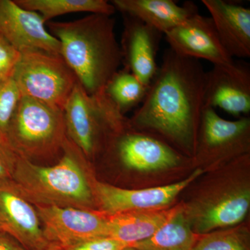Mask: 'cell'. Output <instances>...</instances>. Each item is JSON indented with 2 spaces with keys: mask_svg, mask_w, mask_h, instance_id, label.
Wrapping results in <instances>:
<instances>
[{
  "mask_svg": "<svg viewBox=\"0 0 250 250\" xmlns=\"http://www.w3.org/2000/svg\"><path fill=\"white\" fill-rule=\"evenodd\" d=\"M63 112L67 137L87 158L95 155L103 135L111 136L127 121L104 90L89 95L80 82L72 90Z\"/></svg>",
  "mask_w": 250,
  "mask_h": 250,
  "instance_id": "cell-5",
  "label": "cell"
},
{
  "mask_svg": "<svg viewBox=\"0 0 250 250\" xmlns=\"http://www.w3.org/2000/svg\"><path fill=\"white\" fill-rule=\"evenodd\" d=\"M206 82L207 72L200 60L166 49L146 98L128 120L130 125L194 155Z\"/></svg>",
  "mask_w": 250,
  "mask_h": 250,
  "instance_id": "cell-1",
  "label": "cell"
},
{
  "mask_svg": "<svg viewBox=\"0 0 250 250\" xmlns=\"http://www.w3.org/2000/svg\"><path fill=\"white\" fill-rule=\"evenodd\" d=\"M147 89L148 87L124 68L113 75L105 87L104 91L116 108L125 116V113L143 103Z\"/></svg>",
  "mask_w": 250,
  "mask_h": 250,
  "instance_id": "cell-22",
  "label": "cell"
},
{
  "mask_svg": "<svg viewBox=\"0 0 250 250\" xmlns=\"http://www.w3.org/2000/svg\"><path fill=\"white\" fill-rule=\"evenodd\" d=\"M121 52L125 70L149 87L157 72L156 54L164 34L138 18L123 14Z\"/></svg>",
  "mask_w": 250,
  "mask_h": 250,
  "instance_id": "cell-14",
  "label": "cell"
},
{
  "mask_svg": "<svg viewBox=\"0 0 250 250\" xmlns=\"http://www.w3.org/2000/svg\"><path fill=\"white\" fill-rule=\"evenodd\" d=\"M36 208L45 238L51 245L62 249L108 236V216L103 212L47 206H36Z\"/></svg>",
  "mask_w": 250,
  "mask_h": 250,
  "instance_id": "cell-7",
  "label": "cell"
},
{
  "mask_svg": "<svg viewBox=\"0 0 250 250\" xmlns=\"http://www.w3.org/2000/svg\"><path fill=\"white\" fill-rule=\"evenodd\" d=\"M45 250H63L62 248H59L58 246H54V245H50L49 248Z\"/></svg>",
  "mask_w": 250,
  "mask_h": 250,
  "instance_id": "cell-29",
  "label": "cell"
},
{
  "mask_svg": "<svg viewBox=\"0 0 250 250\" xmlns=\"http://www.w3.org/2000/svg\"><path fill=\"white\" fill-rule=\"evenodd\" d=\"M116 10L138 18L165 35L197 14L192 2L179 6L172 0H113Z\"/></svg>",
  "mask_w": 250,
  "mask_h": 250,
  "instance_id": "cell-18",
  "label": "cell"
},
{
  "mask_svg": "<svg viewBox=\"0 0 250 250\" xmlns=\"http://www.w3.org/2000/svg\"><path fill=\"white\" fill-rule=\"evenodd\" d=\"M21 52L0 35V80L11 76Z\"/></svg>",
  "mask_w": 250,
  "mask_h": 250,
  "instance_id": "cell-26",
  "label": "cell"
},
{
  "mask_svg": "<svg viewBox=\"0 0 250 250\" xmlns=\"http://www.w3.org/2000/svg\"><path fill=\"white\" fill-rule=\"evenodd\" d=\"M22 96L12 75L0 80V132L4 136Z\"/></svg>",
  "mask_w": 250,
  "mask_h": 250,
  "instance_id": "cell-24",
  "label": "cell"
},
{
  "mask_svg": "<svg viewBox=\"0 0 250 250\" xmlns=\"http://www.w3.org/2000/svg\"><path fill=\"white\" fill-rule=\"evenodd\" d=\"M250 206L249 188H238L205 204L194 215L187 214L194 233L205 235L241 223Z\"/></svg>",
  "mask_w": 250,
  "mask_h": 250,
  "instance_id": "cell-17",
  "label": "cell"
},
{
  "mask_svg": "<svg viewBox=\"0 0 250 250\" xmlns=\"http://www.w3.org/2000/svg\"><path fill=\"white\" fill-rule=\"evenodd\" d=\"M141 250L138 249V248H135V247L132 246H126V248H123V250Z\"/></svg>",
  "mask_w": 250,
  "mask_h": 250,
  "instance_id": "cell-30",
  "label": "cell"
},
{
  "mask_svg": "<svg viewBox=\"0 0 250 250\" xmlns=\"http://www.w3.org/2000/svg\"><path fill=\"white\" fill-rule=\"evenodd\" d=\"M114 137L117 156L125 167L131 170H167L178 167L183 162V158L177 149L152 135L134 129L128 120Z\"/></svg>",
  "mask_w": 250,
  "mask_h": 250,
  "instance_id": "cell-9",
  "label": "cell"
},
{
  "mask_svg": "<svg viewBox=\"0 0 250 250\" xmlns=\"http://www.w3.org/2000/svg\"><path fill=\"white\" fill-rule=\"evenodd\" d=\"M12 77L22 96L62 110L79 82L61 54L41 50L21 52Z\"/></svg>",
  "mask_w": 250,
  "mask_h": 250,
  "instance_id": "cell-6",
  "label": "cell"
},
{
  "mask_svg": "<svg viewBox=\"0 0 250 250\" xmlns=\"http://www.w3.org/2000/svg\"><path fill=\"white\" fill-rule=\"evenodd\" d=\"M250 129L248 117L228 121L219 116L215 108L205 106L197 132L195 153L214 155L244 150L248 146Z\"/></svg>",
  "mask_w": 250,
  "mask_h": 250,
  "instance_id": "cell-15",
  "label": "cell"
},
{
  "mask_svg": "<svg viewBox=\"0 0 250 250\" xmlns=\"http://www.w3.org/2000/svg\"><path fill=\"white\" fill-rule=\"evenodd\" d=\"M170 48L183 57L205 59L213 65L229 66L235 61L219 39L211 18L197 14L165 35Z\"/></svg>",
  "mask_w": 250,
  "mask_h": 250,
  "instance_id": "cell-12",
  "label": "cell"
},
{
  "mask_svg": "<svg viewBox=\"0 0 250 250\" xmlns=\"http://www.w3.org/2000/svg\"><path fill=\"white\" fill-rule=\"evenodd\" d=\"M83 158L67 138L62 156L54 166L38 165L18 156L13 181L34 205L94 210L96 201Z\"/></svg>",
  "mask_w": 250,
  "mask_h": 250,
  "instance_id": "cell-3",
  "label": "cell"
},
{
  "mask_svg": "<svg viewBox=\"0 0 250 250\" xmlns=\"http://www.w3.org/2000/svg\"><path fill=\"white\" fill-rule=\"evenodd\" d=\"M18 159L7 138L0 132V181L13 180Z\"/></svg>",
  "mask_w": 250,
  "mask_h": 250,
  "instance_id": "cell-25",
  "label": "cell"
},
{
  "mask_svg": "<svg viewBox=\"0 0 250 250\" xmlns=\"http://www.w3.org/2000/svg\"><path fill=\"white\" fill-rule=\"evenodd\" d=\"M222 44L232 58L250 57V9L224 0H202Z\"/></svg>",
  "mask_w": 250,
  "mask_h": 250,
  "instance_id": "cell-16",
  "label": "cell"
},
{
  "mask_svg": "<svg viewBox=\"0 0 250 250\" xmlns=\"http://www.w3.org/2000/svg\"><path fill=\"white\" fill-rule=\"evenodd\" d=\"M61 44V55L83 89L97 95L105 89L123 62L111 16L92 14L69 22L46 23Z\"/></svg>",
  "mask_w": 250,
  "mask_h": 250,
  "instance_id": "cell-2",
  "label": "cell"
},
{
  "mask_svg": "<svg viewBox=\"0 0 250 250\" xmlns=\"http://www.w3.org/2000/svg\"><path fill=\"white\" fill-rule=\"evenodd\" d=\"M42 16L16 1L0 0V35L18 52L41 50L61 54V44L45 27Z\"/></svg>",
  "mask_w": 250,
  "mask_h": 250,
  "instance_id": "cell-11",
  "label": "cell"
},
{
  "mask_svg": "<svg viewBox=\"0 0 250 250\" xmlns=\"http://www.w3.org/2000/svg\"><path fill=\"white\" fill-rule=\"evenodd\" d=\"M203 173L197 169L187 178L177 183L130 190L109 184L92 182L94 196L102 212L106 215L130 211L164 209L175 200L186 188Z\"/></svg>",
  "mask_w": 250,
  "mask_h": 250,
  "instance_id": "cell-8",
  "label": "cell"
},
{
  "mask_svg": "<svg viewBox=\"0 0 250 250\" xmlns=\"http://www.w3.org/2000/svg\"><path fill=\"white\" fill-rule=\"evenodd\" d=\"M197 241L185 210L177 207L152 237L132 246L141 250H192Z\"/></svg>",
  "mask_w": 250,
  "mask_h": 250,
  "instance_id": "cell-20",
  "label": "cell"
},
{
  "mask_svg": "<svg viewBox=\"0 0 250 250\" xmlns=\"http://www.w3.org/2000/svg\"><path fill=\"white\" fill-rule=\"evenodd\" d=\"M6 138L21 157L32 162L53 159L62 154L68 138L63 110L22 96L10 122Z\"/></svg>",
  "mask_w": 250,
  "mask_h": 250,
  "instance_id": "cell-4",
  "label": "cell"
},
{
  "mask_svg": "<svg viewBox=\"0 0 250 250\" xmlns=\"http://www.w3.org/2000/svg\"><path fill=\"white\" fill-rule=\"evenodd\" d=\"M127 245L110 236L92 238L63 250H121Z\"/></svg>",
  "mask_w": 250,
  "mask_h": 250,
  "instance_id": "cell-27",
  "label": "cell"
},
{
  "mask_svg": "<svg viewBox=\"0 0 250 250\" xmlns=\"http://www.w3.org/2000/svg\"><path fill=\"white\" fill-rule=\"evenodd\" d=\"M205 106L220 108L235 116L249 114V65L236 62L229 66L213 65L207 72Z\"/></svg>",
  "mask_w": 250,
  "mask_h": 250,
  "instance_id": "cell-13",
  "label": "cell"
},
{
  "mask_svg": "<svg viewBox=\"0 0 250 250\" xmlns=\"http://www.w3.org/2000/svg\"><path fill=\"white\" fill-rule=\"evenodd\" d=\"M23 9L34 11L46 23L62 15L87 12L113 16L116 9L106 0H16Z\"/></svg>",
  "mask_w": 250,
  "mask_h": 250,
  "instance_id": "cell-21",
  "label": "cell"
},
{
  "mask_svg": "<svg viewBox=\"0 0 250 250\" xmlns=\"http://www.w3.org/2000/svg\"><path fill=\"white\" fill-rule=\"evenodd\" d=\"M192 250H250L248 237L236 229L213 231L197 240Z\"/></svg>",
  "mask_w": 250,
  "mask_h": 250,
  "instance_id": "cell-23",
  "label": "cell"
},
{
  "mask_svg": "<svg viewBox=\"0 0 250 250\" xmlns=\"http://www.w3.org/2000/svg\"><path fill=\"white\" fill-rule=\"evenodd\" d=\"M0 231L27 250H45L51 245L35 207L13 180L0 181Z\"/></svg>",
  "mask_w": 250,
  "mask_h": 250,
  "instance_id": "cell-10",
  "label": "cell"
},
{
  "mask_svg": "<svg viewBox=\"0 0 250 250\" xmlns=\"http://www.w3.org/2000/svg\"><path fill=\"white\" fill-rule=\"evenodd\" d=\"M0 250H27L14 238L0 231Z\"/></svg>",
  "mask_w": 250,
  "mask_h": 250,
  "instance_id": "cell-28",
  "label": "cell"
},
{
  "mask_svg": "<svg viewBox=\"0 0 250 250\" xmlns=\"http://www.w3.org/2000/svg\"><path fill=\"white\" fill-rule=\"evenodd\" d=\"M177 209L130 211L107 215L108 236L127 246L146 241L164 226Z\"/></svg>",
  "mask_w": 250,
  "mask_h": 250,
  "instance_id": "cell-19",
  "label": "cell"
}]
</instances>
